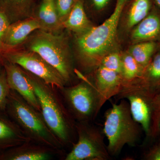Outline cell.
<instances>
[{
  "mask_svg": "<svg viewBox=\"0 0 160 160\" xmlns=\"http://www.w3.org/2000/svg\"><path fill=\"white\" fill-rule=\"evenodd\" d=\"M129 0H116L110 16L100 26L78 34L76 45L81 63L97 67L114 45L120 17Z\"/></svg>",
  "mask_w": 160,
  "mask_h": 160,
  "instance_id": "1",
  "label": "cell"
},
{
  "mask_svg": "<svg viewBox=\"0 0 160 160\" xmlns=\"http://www.w3.org/2000/svg\"><path fill=\"white\" fill-rule=\"evenodd\" d=\"M27 72L45 122L63 146L68 145L71 142L72 132L75 129L73 118L64 106L55 87Z\"/></svg>",
  "mask_w": 160,
  "mask_h": 160,
  "instance_id": "2",
  "label": "cell"
},
{
  "mask_svg": "<svg viewBox=\"0 0 160 160\" xmlns=\"http://www.w3.org/2000/svg\"><path fill=\"white\" fill-rule=\"evenodd\" d=\"M5 112L31 142L60 150L62 144L46 124L42 113L11 89Z\"/></svg>",
  "mask_w": 160,
  "mask_h": 160,
  "instance_id": "3",
  "label": "cell"
},
{
  "mask_svg": "<svg viewBox=\"0 0 160 160\" xmlns=\"http://www.w3.org/2000/svg\"><path fill=\"white\" fill-rule=\"evenodd\" d=\"M103 132L108 140L110 156L118 155L124 146H135L141 137V126L132 115L129 103L122 99L106 110Z\"/></svg>",
  "mask_w": 160,
  "mask_h": 160,
  "instance_id": "4",
  "label": "cell"
},
{
  "mask_svg": "<svg viewBox=\"0 0 160 160\" xmlns=\"http://www.w3.org/2000/svg\"><path fill=\"white\" fill-rule=\"evenodd\" d=\"M157 92L150 89L138 79L124 84L116 96L128 102L132 118L142 127L148 138H155L159 135L158 124L160 112L156 102Z\"/></svg>",
  "mask_w": 160,
  "mask_h": 160,
  "instance_id": "5",
  "label": "cell"
},
{
  "mask_svg": "<svg viewBox=\"0 0 160 160\" xmlns=\"http://www.w3.org/2000/svg\"><path fill=\"white\" fill-rule=\"evenodd\" d=\"M34 52L59 72L66 82L71 79L72 66L66 38L62 35L39 29L28 44Z\"/></svg>",
  "mask_w": 160,
  "mask_h": 160,
  "instance_id": "6",
  "label": "cell"
},
{
  "mask_svg": "<svg viewBox=\"0 0 160 160\" xmlns=\"http://www.w3.org/2000/svg\"><path fill=\"white\" fill-rule=\"evenodd\" d=\"M60 90L69 112L78 122H88L93 119L104 106L97 89L87 80Z\"/></svg>",
  "mask_w": 160,
  "mask_h": 160,
  "instance_id": "7",
  "label": "cell"
},
{
  "mask_svg": "<svg viewBox=\"0 0 160 160\" xmlns=\"http://www.w3.org/2000/svg\"><path fill=\"white\" fill-rule=\"evenodd\" d=\"M78 140L66 160H107L110 158L107 146L100 130L88 122L75 123Z\"/></svg>",
  "mask_w": 160,
  "mask_h": 160,
  "instance_id": "8",
  "label": "cell"
},
{
  "mask_svg": "<svg viewBox=\"0 0 160 160\" xmlns=\"http://www.w3.org/2000/svg\"><path fill=\"white\" fill-rule=\"evenodd\" d=\"M4 57L6 61L16 64L59 90L67 83L56 69L34 52H9Z\"/></svg>",
  "mask_w": 160,
  "mask_h": 160,
  "instance_id": "9",
  "label": "cell"
},
{
  "mask_svg": "<svg viewBox=\"0 0 160 160\" xmlns=\"http://www.w3.org/2000/svg\"><path fill=\"white\" fill-rule=\"evenodd\" d=\"M2 62L10 89L16 91L30 106L41 112L39 103L27 71L16 64L6 60Z\"/></svg>",
  "mask_w": 160,
  "mask_h": 160,
  "instance_id": "10",
  "label": "cell"
},
{
  "mask_svg": "<svg viewBox=\"0 0 160 160\" xmlns=\"http://www.w3.org/2000/svg\"><path fill=\"white\" fill-rule=\"evenodd\" d=\"M60 150L29 142L0 153V160H47L53 158Z\"/></svg>",
  "mask_w": 160,
  "mask_h": 160,
  "instance_id": "11",
  "label": "cell"
},
{
  "mask_svg": "<svg viewBox=\"0 0 160 160\" xmlns=\"http://www.w3.org/2000/svg\"><path fill=\"white\" fill-rule=\"evenodd\" d=\"M93 84L104 105L108 100L120 93L124 82L121 74L99 65L96 69Z\"/></svg>",
  "mask_w": 160,
  "mask_h": 160,
  "instance_id": "12",
  "label": "cell"
},
{
  "mask_svg": "<svg viewBox=\"0 0 160 160\" xmlns=\"http://www.w3.org/2000/svg\"><path fill=\"white\" fill-rule=\"evenodd\" d=\"M31 142L6 112L0 110V153L7 149Z\"/></svg>",
  "mask_w": 160,
  "mask_h": 160,
  "instance_id": "13",
  "label": "cell"
},
{
  "mask_svg": "<svg viewBox=\"0 0 160 160\" xmlns=\"http://www.w3.org/2000/svg\"><path fill=\"white\" fill-rule=\"evenodd\" d=\"M132 38L141 42L160 41V9L156 5L148 15L138 24Z\"/></svg>",
  "mask_w": 160,
  "mask_h": 160,
  "instance_id": "14",
  "label": "cell"
},
{
  "mask_svg": "<svg viewBox=\"0 0 160 160\" xmlns=\"http://www.w3.org/2000/svg\"><path fill=\"white\" fill-rule=\"evenodd\" d=\"M41 29L42 26L37 18L18 21L10 25L3 42L9 47H14L24 42L32 32Z\"/></svg>",
  "mask_w": 160,
  "mask_h": 160,
  "instance_id": "15",
  "label": "cell"
},
{
  "mask_svg": "<svg viewBox=\"0 0 160 160\" xmlns=\"http://www.w3.org/2000/svg\"><path fill=\"white\" fill-rule=\"evenodd\" d=\"M38 14L37 18L41 24L42 30L53 32L63 27L58 15L55 0H42Z\"/></svg>",
  "mask_w": 160,
  "mask_h": 160,
  "instance_id": "16",
  "label": "cell"
},
{
  "mask_svg": "<svg viewBox=\"0 0 160 160\" xmlns=\"http://www.w3.org/2000/svg\"><path fill=\"white\" fill-rule=\"evenodd\" d=\"M62 25L63 27L78 34L85 32L92 27L86 16L82 0H77L71 12Z\"/></svg>",
  "mask_w": 160,
  "mask_h": 160,
  "instance_id": "17",
  "label": "cell"
},
{
  "mask_svg": "<svg viewBox=\"0 0 160 160\" xmlns=\"http://www.w3.org/2000/svg\"><path fill=\"white\" fill-rule=\"evenodd\" d=\"M139 80L152 90L160 88V46L145 67Z\"/></svg>",
  "mask_w": 160,
  "mask_h": 160,
  "instance_id": "18",
  "label": "cell"
},
{
  "mask_svg": "<svg viewBox=\"0 0 160 160\" xmlns=\"http://www.w3.org/2000/svg\"><path fill=\"white\" fill-rule=\"evenodd\" d=\"M127 25H137L150 13L155 5L154 0H129Z\"/></svg>",
  "mask_w": 160,
  "mask_h": 160,
  "instance_id": "19",
  "label": "cell"
},
{
  "mask_svg": "<svg viewBox=\"0 0 160 160\" xmlns=\"http://www.w3.org/2000/svg\"><path fill=\"white\" fill-rule=\"evenodd\" d=\"M160 46L155 42H141L132 47L129 54L145 69Z\"/></svg>",
  "mask_w": 160,
  "mask_h": 160,
  "instance_id": "20",
  "label": "cell"
},
{
  "mask_svg": "<svg viewBox=\"0 0 160 160\" xmlns=\"http://www.w3.org/2000/svg\"><path fill=\"white\" fill-rule=\"evenodd\" d=\"M122 76L124 84L141 78L144 69L131 55H125L122 57Z\"/></svg>",
  "mask_w": 160,
  "mask_h": 160,
  "instance_id": "21",
  "label": "cell"
},
{
  "mask_svg": "<svg viewBox=\"0 0 160 160\" xmlns=\"http://www.w3.org/2000/svg\"><path fill=\"white\" fill-rule=\"evenodd\" d=\"M35 0H0V7L12 13H27L32 9Z\"/></svg>",
  "mask_w": 160,
  "mask_h": 160,
  "instance_id": "22",
  "label": "cell"
},
{
  "mask_svg": "<svg viewBox=\"0 0 160 160\" xmlns=\"http://www.w3.org/2000/svg\"><path fill=\"white\" fill-rule=\"evenodd\" d=\"M99 65L117 72L122 75V57L117 52L106 54L101 60Z\"/></svg>",
  "mask_w": 160,
  "mask_h": 160,
  "instance_id": "23",
  "label": "cell"
},
{
  "mask_svg": "<svg viewBox=\"0 0 160 160\" xmlns=\"http://www.w3.org/2000/svg\"><path fill=\"white\" fill-rule=\"evenodd\" d=\"M10 89L7 81L5 69L0 70V110L5 111L6 110L7 99Z\"/></svg>",
  "mask_w": 160,
  "mask_h": 160,
  "instance_id": "24",
  "label": "cell"
},
{
  "mask_svg": "<svg viewBox=\"0 0 160 160\" xmlns=\"http://www.w3.org/2000/svg\"><path fill=\"white\" fill-rule=\"evenodd\" d=\"M77 0H55L58 15L62 24L68 18Z\"/></svg>",
  "mask_w": 160,
  "mask_h": 160,
  "instance_id": "25",
  "label": "cell"
},
{
  "mask_svg": "<svg viewBox=\"0 0 160 160\" xmlns=\"http://www.w3.org/2000/svg\"><path fill=\"white\" fill-rule=\"evenodd\" d=\"M6 14L5 12L0 11V41L2 42L10 25Z\"/></svg>",
  "mask_w": 160,
  "mask_h": 160,
  "instance_id": "26",
  "label": "cell"
},
{
  "mask_svg": "<svg viewBox=\"0 0 160 160\" xmlns=\"http://www.w3.org/2000/svg\"><path fill=\"white\" fill-rule=\"evenodd\" d=\"M84 5L86 3L98 10L105 9L110 5L113 0H82ZM116 1V0H114Z\"/></svg>",
  "mask_w": 160,
  "mask_h": 160,
  "instance_id": "27",
  "label": "cell"
},
{
  "mask_svg": "<svg viewBox=\"0 0 160 160\" xmlns=\"http://www.w3.org/2000/svg\"><path fill=\"white\" fill-rule=\"evenodd\" d=\"M146 160H160V141L153 145L144 155Z\"/></svg>",
  "mask_w": 160,
  "mask_h": 160,
  "instance_id": "28",
  "label": "cell"
},
{
  "mask_svg": "<svg viewBox=\"0 0 160 160\" xmlns=\"http://www.w3.org/2000/svg\"><path fill=\"white\" fill-rule=\"evenodd\" d=\"M156 102L158 109L160 112V88L157 92L156 96Z\"/></svg>",
  "mask_w": 160,
  "mask_h": 160,
  "instance_id": "29",
  "label": "cell"
},
{
  "mask_svg": "<svg viewBox=\"0 0 160 160\" xmlns=\"http://www.w3.org/2000/svg\"><path fill=\"white\" fill-rule=\"evenodd\" d=\"M9 47V46L6 45L3 42L0 41V49H6Z\"/></svg>",
  "mask_w": 160,
  "mask_h": 160,
  "instance_id": "30",
  "label": "cell"
},
{
  "mask_svg": "<svg viewBox=\"0 0 160 160\" xmlns=\"http://www.w3.org/2000/svg\"><path fill=\"white\" fill-rule=\"evenodd\" d=\"M156 6L160 9V0H154Z\"/></svg>",
  "mask_w": 160,
  "mask_h": 160,
  "instance_id": "31",
  "label": "cell"
},
{
  "mask_svg": "<svg viewBox=\"0 0 160 160\" xmlns=\"http://www.w3.org/2000/svg\"><path fill=\"white\" fill-rule=\"evenodd\" d=\"M158 129L159 134H160V117L158 121Z\"/></svg>",
  "mask_w": 160,
  "mask_h": 160,
  "instance_id": "32",
  "label": "cell"
},
{
  "mask_svg": "<svg viewBox=\"0 0 160 160\" xmlns=\"http://www.w3.org/2000/svg\"><path fill=\"white\" fill-rule=\"evenodd\" d=\"M2 64H1V63H0V70H1V69H2V67H1V66H2Z\"/></svg>",
  "mask_w": 160,
  "mask_h": 160,
  "instance_id": "33",
  "label": "cell"
}]
</instances>
